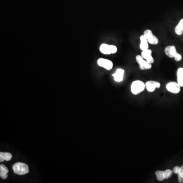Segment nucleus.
Masks as SVG:
<instances>
[{
	"label": "nucleus",
	"instance_id": "20e7f679",
	"mask_svg": "<svg viewBox=\"0 0 183 183\" xmlns=\"http://www.w3.org/2000/svg\"><path fill=\"white\" fill-rule=\"evenodd\" d=\"M135 58L136 61L139 64L140 69L142 70H145L152 68V64L148 62V61H145L140 55H137Z\"/></svg>",
	"mask_w": 183,
	"mask_h": 183
},
{
	"label": "nucleus",
	"instance_id": "7ed1b4c3",
	"mask_svg": "<svg viewBox=\"0 0 183 183\" xmlns=\"http://www.w3.org/2000/svg\"><path fill=\"white\" fill-rule=\"evenodd\" d=\"M101 53L104 54H114L117 52V48L114 45L102 44L100 47Z\"/></svg>",
	"mask_w": 183,
	"mask_h": 183
},
{
	"label": "nucleus",
	"instance_id": "a211bd4d",
	"mask_svg": "<svg viewBox=\"0 0 183 183\" xmlns=\"http://www.w3.org/2000/svg\"><path fill=\"white\" fill-rule=\"evenodd\" d=\"M175 32L178 35H182L183 33V30L177 25L175 28Z\"/></svg>",
	"mask_w": 183,
	"mask_h": 183
},
{
	"label": "nucleus",
	"instance_id": "f3484780",
	"mask_svg": "<svg viewBox=\"0 0 183 183\" xmlns=\"http://www.w3.org/2000/svg\"><path fill=\"white\" fill-rule=\"evenodd\" d=\"M164 175H165V179H168L170 178L171 176H172V174H173V171L170 170H166L164 171Z\"/></svg>",
	"mask_w": 183,
	"mask_h": 183
},
{
	"label": "nucleus",
	"instance_id": "4be33fe9",
	"mask_svg": "<svg viewBox=\"0 0 183 183\" xmlns=\"http://www.w3.org/2000/svg\"><path fill=\"white\" fill-rule=\"evenodd\" d=\"M178 26L183 30V18L180 19V21L179 22V23H178Z\"/></svg>",
	"mask_w": 183,
	"mask_h": 183
},
{
	"label": "nucleus",
	"instance_id": "f257e3e1",
	"mask_svg": "<svg viewBox=\"0 0 183 183\" xmlns=\"http://www.w3.org/2000/svg\"><path fill=\"white\" fill-rule=\"evenodd\" d=\"M13 170L15 174L18 175H26L29 172L28 166L23 163L18 162L14 164Z\"/></svg>",
	"mask_w": 183,
	"mask_h": 183
},
{
	"label": "nucleus",
	"instance_id": "ddd939ff",
	"mask_svg": "<svg viewBox=\"0 0 183 183\" xmlns=\"http://www.w3.org/2000/svg\"><path fill=\"white\" fill-rule=\"evenodd\" d=\"M8 171L9 170H8L7 167L5 166L3 164H1V165H0V176L2 179H7V177H8L7 174H8Z\"/></svg>",
	"mask_w": 183,
	"mask_h": 183
},
{
	"label": "nucleus",
	"instance_id": "9b49d317",
	"mask_svg": "<svg viewBox=\"0 0 183 183\" xmlns=\"http://www.w3.org/2000/svg\"><path fill=\"white\" fill-rule=\"evenodd\" d=\"M124 73H125V71L123 69H117V71L113 75L114 80L117 82H121V81H123Z\"/></svg>",
	"mask_w": 183,
	"mask_h": 183
},
{
	"label": "nucleus",
	"instance_id": "aec40b11",
	"mask_svg": "<svg viewBox=\"0 0 183 183\" xmlns=\"http://www.w3.org/2000/svg\"><path fill=\"white\" fill-rule=\"evenodd\" d=\"M179 170H180V167L178 166H175L173 168V170H172V171L175 174H179Z\"/></svg>",
	"mask_w": 183,
	"mask_h": 183
},
{
	"label": "nucleus",
	"instance_id": "f03ea898",
	"mask_svg": "<svg viewBox=\"0 0 183 183\" xmlns=\"http://www.w3.org/2000/svg\"><path fill=\"white\" fill-rule=\"evenodd\" d=\"M145 84L140 80H136L133 81L131 84V89L132 94L137 95L144 91L145 89Z\"/></svg>",
	"mask_w": 183,
	"mask_h": 183
},
{
	"label": "nucleus",
	"instance_id": "dca6fc26",
	"mask_svg": "<svg viewBox=\"0 0 183 183\" xmlns=\"http://www.w3.org/2000/svg\"><path fill=\"white\" fill-rule=\"evenodd\" d=\"M156 176H157V179L159 181H163V180L165 179V175H164V171H157L156 172Z\"/></svg>",
	"mask_w": 183,
	"mask_h": 183
},
{
	"label": "nucleus",
	"instance_id": "9d476101",
	"mask_svg": "<svg viewBox=\"0 0 183 183\" xmlns=\"http://www.w3.org/2000/svg\"><path fill=\"white\" fill-rule=\"evenodd\" d=\"M164 52L169 58H173L178 53L176 52V48L175 46H167L166 47Z\"/></svg>",
	"mask_w": 183,
	"mask_h": 183
},
{
	"label": "nucleus",
	"instance_id": "1a4fd4ad",
	"mask_svg": "<svg viewBox=\"0 0 183 183\" xmlns=\"http://www.w3.org/2000/svg\"><path fill=\"white\" fill-rule=\"evenodd\" d=\"M152 51L150 49H147L146 50H142L141 56L144 59H145L148 62L153 64L154 62V59L152 56Z\"/></svg>",
	"mask_w": 183,
	"mask_h": 183
},
{
	"label": "nucleus",
	"instance_id": "412c9836",
	"mask_svg": "<svg viewBox=\"0 0 183 183\" xmlns=\"http://www.w3.org/2000/svg\"><path fill=\"white\" fill-rule=\"evenodd\" d=\"M178 175H180L183 176V165L181 166L180 167V170H179Z\"/></svg>",
	"mask_w": 183,
	"mask_h": 183
},
{
	"label": "nucleus",
	"instance_id": "6ab92c4d",
	"mask_svg": "<svg viewBox=\"0 0 183 183\" xmlns=\"http://www.w3.org/2000/svg\"><path fill=\"white\" fill-rule=\"evenodd\" d=\"M174 58H175V61H177V62H179V61L182 60V57L180 53H178L175 55V56L174 57Z\"/></svg>",
	"mask_w": 183,
	"mask_h": 183
},
{
	"label": "nucleus",
	"instance_id": "6e6552de",
	"mask_svg": "<svg viewBox=\"0 0 183 183\" xmlns=\"http://www.w3.org/2000/svg\"><path fill=\"white\" fill-rule=\"evenodd\" d=\"M145 88L149 92H153L156 88H160L161 84L158 81H148L145 83Z\"/></svg>",
	"mask_w": 183,
	"mask_h": 183
},
{
	"label": "nucleus",
	"instance_id": "4468645a",
	"mask_svg": "<svg viewBox=\"0 0 183 183\" xmlns=\"http://www.w3.org/2000/svg\"><path fill=\"white\" fill-rule=\"evenodd\" d=\"M12 158V155L9 153H4L1 152L0 153V162H3L4 160L9 161Z\"/></svg>",
	"mask_w": 183,
	"mask_h": 183
},
{
	"label": "nucleus",
	"instance_id": "423d86ee",
	"mask_svg": "<svg viewBox=\"0 0 183 183\" xmlns=\"http://www.w3.org/2000/svg\"><path fill=\"white\" fill-rule=\"evenodd\" d=\"M180 86L178 83L170 82L166 84V88L167 91L174 94H178L180 91Z\"/></svg>",
	"mask_w": 183,
	"mask_h": 183
},
{
	"label": "nucleus",
	"instance_id": "2eb2a0df",
	"mask_svg": "<svg viewBox=\"0 0 183 183\" xmlns=\"http://www.w3.org/2000/svg\"><path fill=\"white\" fill-rule=\"evenodd\" d=\"M178 83L180 87H183V68H180L177 71Z\"/></svg>",
	"mask_w": 183,
	"mask_h": 183
},
{
	"label": "nucleus",
	"instance_id": "39448f33",
	"mask_svg": "<svg viewBox=\"0 0 183 183\" xmlns=\"http://www.w3.org/2000/svg\"><path fill=\"white\" fill-rule=\"evenodd\" d=\"M144 35L148 39V42L150 44L157 45L158 44V38L153 34L151 30L149 29L145 30V31L144 32Z\"/></svg>",
	"mask_w": 183,
	"mask_h": 183
},
{
	"label": "nucleus",
	"instance_id": "0eeeda50",
	"mask_svg": "<svg viewBox=\"0 0 183 183\" xmlns=\"http://www.w3.org/2000/svg\"><path fill=\"white\" fill-rule=\"evenodd\" d=\"M97 64L99 66L103 67L108 70L112 69L113 67V62L110 60L105 59V58H100L98 59Z\"/></svg>",
	"mask_w": 183,
	"mask_h": 183
},
{
	"label": "nucleus",
	"instance_id": "5701e85b",
	"mask_svg": "<svg viewBox=\"0 0 183 183\" xmlns=\"http://www.w3.org/2000/svg\"><path fill=\"white\" fill-rule=\"evenodd\" d=\"M178 180L180 183H183V176L178 175Z\"/></svg>",
	"mask_w": 183,
	"mask_h": 183
},
{
	"label": "nucleus",
	"instance_id": "f8f14e48",
	"mask_svg": "<svg viewBox=\"0 0 183 183\" xmlns=\"http://www.w3.org/2000/svg\"><path fill=\"white\" fill-rule=\"evenodd\" d=\"M140 48L141 50H146L149 48V42H148V39H146L145 36L142 35L140 37Z\"/></svg>",
	"mask_w": 183,
	"mask_h": 183
}]
</instances>
